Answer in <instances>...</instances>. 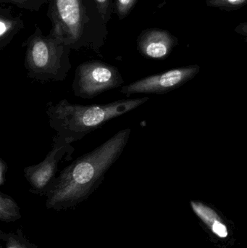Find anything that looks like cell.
I'll use <instances>...</instances> for the list:
<instances>
[{
  "instance_id": "1",
  "label": "cell",
  "mask_w": 247,
  "mask_h": 248,
  "mask_svg": "<svg viewBox=\"0 0 247 248\" xmlns=\"http://www.w3.org/2000/svg\"><path fill=\"white\" fill-rule=\"evenodd\" d=\"M131 129L120 130L92 151L62 169L47 195L49 208L71 205L88 198L103 182L129 143Z\"/></svg>"
},
{
  "instance_id": "2",
  "label": "cell",
  "mask_w": 247,
  "mask_h": 248,
  "mask_svg": "<svg viewBox=\"0 0 247 248\" xmlns=\"http://www.w3.org/2000/svg\"><path fill=\"white\" fill-rule=\"evenodd\" d=\"M149 97L116 100L107 104L83 106L73 104L66 99L58 103L49 102L46 113L49 126L58 137L71 144L79 141L90 133L99 129L107 122L138 108Z\"/></svg>"
},
{
  "instance_id": "3",
  "label": "cell",
  "mask_w": 247,
  "mask_h": 248,
  "mask_svg": "<svg viewBox=\"0 0 247 248\" xmlns=\"http://www.w3.org/2000/svg\"><path fill=\"white\" fill-rule=\"evenodd\" d=\"M47 16L52 30L71 49L86 48L99 53L104 45L107 33L91 18L86 0H49Z\"/></svg>"
},
{
  "instance_id": "4",
  "label": "cell",
  "mask_w": 247,
  "mask_h": 248,
  "mask_svg": "<svg viewBox=\"0 0 247 248\" xmlns=\"http://www.w3.org/2000/svg\"><path fill=\"white\" fill-rule=\"evenodd\" d=\"M23 46L26 47L24 66L29 78L39 81H62L66 78L72 67L71 48L52 29L46 36L36 27Z\"/></svg>"
},
{
  "instance_id": "5",
  "label": "cell",
  "mask_w": 247,
  "mask_h": 248,
  "mask_svg": "<svg viewBox=\"0 0 247 248\" xmlns=\"http://www.w3.org/2000/svg\"><path fill=\"white\" fill-rule=\"evenodd\" d=\"M123 84L118 68L102 61H90L77 67L72 90L75 97L89 100Z\"/></svg>"
},
{
  "instance_id": "6",
  "label": "cell",
  "mask_w": 247,
  "mask_h": 248,
  "mask_svg": "<svg viewBox=\"0 0 247 248\" xmlns=\"http://www.w3.org/2000/svg\"><path fill=\"white\" fill-rule=\"evenodd\" d=\"M74 147L65 140L55 135L50 151L39 164L27 166L23 169L25 178L36 193H46L50 191L56 181L59 162L65 157L66 161L72 159Z\"/></svg>"
},
{
  "instance_id": "7",
  "label": "cell",
  "mask_w": 247,
  "mask_h": 248,
  "mask_svg": "<svg viewBox=\"0 0 247 248\" xmlns=\"http://www.w3.org/2000/svg\"><path fill=\"white\" fill-rule=\"evenodd\" d=\"M198 65L174 68L149 76L123 86L120 93L128 97L136 94H164L179 88L200 73Z\"/></svg>"
},
{
  "instance_id": "8",
  "label": "cell",
  "mask_w": 247,
  "mask_h": 248,
  "mask_svg": "<svg viewBox=\"0 0 247 248\" xmlns=\"http://www.w3.org/2000/svg\"><path fill=\"white\" fill-rule=\"evenodd\" d=\"M178 45L176 36L165 29L158 28L144 30L137 39L138 51L149 59H165Z\"/></svg>"
},
{
  "instance_id": "9",
  "label": "cell",
  "mask_w": 247,
  "mask_h": 248,
  "mask_svg": "<svg viewBox=\"0 0 247 248\" xmlns=\"http://www.w3.org/2000/svg\"><path fill=\"white\" fill-rule=\"evenodd\" d=\"M23 27L24 23L20 16H13L10 9H0V50L6 47Z\"/></svg>"
},
{
  "instance_id": "10",
  "label": "cell",
  "mask_w": 247,
  "mask_h": 248,
  "mask_svg": "<svg viewBox=\"0 0 247 248\" xmlns=\"http://www.w3.org/2000/svg\"><path fill=\"white\" fill-rule=\"evenodd\" d=\"M86 3L94 23L107 33V23L115 13V0H86Z\"/></svg>"
},
{
  "instance_id": "11",
  "label": "cell",
  "mask_w": 247,
  "mask_h": 248,
  "mask_svg": "<svg viewBox=\"0 0 247 248\" xmlns=\"http://www.w3.org/2000/svg\"><path fill=\"white\" fill-rule=\"evenodd\" d=\"M191 205L194 213L210 228L216 221L220 220L217 213L203 202L191 201Z\"/></svg>"
},
{
  "instance_id": "12",
  "label": "cell",
  "mask_w": 247,
  "mask_h": 248,
  "mask_svg": "<svg viewBox=\"0 0 247 248\" xmlns=\"http://www.w3.org/2000/svg\"><path fill=\"white\" fill-rule=\"evenodd\" d=\"M18 207L13 198L4 194H0V217L3 221L13 219L18 215Z\"/></svg>"
},
{
  "instance_id": "13",
  "label": "cell",
  "mask_w": 247,
  "mask_h": 248,
  "mask_svg": "<svg viewBox=\"0 0 247 248\" xmlns=\"http://www.w3.org/2000/svg\"><path fill=\"white\" fill-rule=\"evenodd\" d=\"M206 5L222 11L233 12L240 10L247 4V0H206Z\"/></svg>"
},
{
  "instance_id": "14",
  "label": "cell",
  "mask_w": 247,
  "mask_h": 248,
  "mask_svg": "<svg viewBox=\"0 0 247 248\" xmlns=\"http://www.w3.org/2000/svg\"><path fill=\"white\" fill-rule=\"evenodd\" d=\"M1 3H10L22 9L39 11L41 7L49 2V0H0Z\"/></svg>"
},
{
  "instance_id": "15",
  "label": "cell",
  "mask_w": 247,
  "mask_h": 248,
  "mask_svg": "<svg viewBox=\"0 0 247 248\" xmlns=\"http://www.w3.org/2000/svg\"><path fill=\"white\" fill-rule=\"evenodd\" d=\"M138 0H115V13L120 20L129 16Z\"/></svg>"
},
{
  "instance_id": "16",
  "label": "cell",
  "mask_w": 247,
  "mask_h": 248,
  "mask_svg": "<svg viewBox=\"0 0 247 248\" xmlns=\"http://www.w3.org/2000/svg\"><path fill=\"white\" fill-rule=\"evenodd\" d=\"M213 233L220 237H226L228 236V230L226 225L219 221H216L211 227Z\"/></svg>"
},
{
  "instance_id": "17",
  "label": "cell",
  "mask_w": 247,
  "mask_h": 248,
  "mask_svg": "<svg viewBox=\"0 0 247 248\" xmlns=\"http://www.w3.org/2000/svg\"><path fill=\"white\" fill-rule=\"evenodd\" d=\"M8 170V165L2 158H0V185L2 186L6 182V173Z\"/></svg>"
},
{
  "instance_id": "18",
  "label": "cell",
  "mask_w": 247,
  "mask_h": 248,
  "mask_svg": "<svg viewBox=\"0 0 247 248\" xmlns=\"http://www.w3.org/2000/svg\"><path fill=\"white\" fill-rule=\"evenodd\" d=\"M235 32L243 36L245 42H247V22L239 23L234 29Z\"/></svg>"
},
{
  "instance_id": "19",
  "label": "cell",
  "mask_w": 247,
  "mask_h": 248,
  "mask_svg": "<svg viewBox=\"0 0 247 248\" xmlns=\"http://www.w3.org/2000/svg\"><path fill=\"white\" fill-rule=\"evenodd\" d=\"M6 248H27L24 245L21 244L19 243L18 241L15 240V239L12 238L10 237L8 240V243H7V246Z\"/></svg>"
}]
</instances>
